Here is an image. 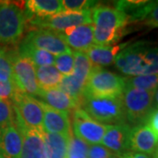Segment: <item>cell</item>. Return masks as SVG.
<instances>
[{
	"instance_id": "1",
	"label": "cell",
	"mask_w": 158,
	"mask_h": 158,
	"mask_svg": "<svg viewBox=\"0 0 158 158\" xmlns=\"http://www.w3.org/2000/svg\"><path fill=\"white\" fill-rule=\"evenodd\" d=\"M114 63L121 73L128 77L158 74V47L137 41L120 51Z\"/></svg>"
},
{
	"instance_id": "2",
	"label": "cell",
	"mask_w": 158,
	"mask_h": 158,
	"mask_svg": "<svg viewBox=\"0 0 158 158\" xmlns=\"http://www.w3.org/2000/svg\"><path fill=\"white\" fill-rule=\"evenodd\" d=\"M94 27V44L113 46L124 35L128 19L124 12L104 5H97L91 9Z\"/></svg>"
},
{
	"instance_id": "3",
	"label": "cell",
	"mask_w": 158,
	"mask_h": 158,
	"mask_svg": "<svg viewBox=\"0 0 158 158\" xmlns=\"http://www.w3.org/2000/svg\"><path fill=\"white\" fill-rule=\"evenodd\" d=\"M79 107L101 124L108 126L127 124L121 96L98 98L84 95L79 102Z\"/></svg>"
},
{
	"instance_id": "4",
	"label": "cell",
	"mask_w": 158,
	"mask_h": 158,
	"mask_svg": "<svg viewBox=\"0 0 158 158\" xmlns=\"http://www.w3.org/2000/svg\"><path fill=\"white\" fill-rule=\"evenodd\" d=\"M24 4L0 1V44H14L21 39L27 21Z\"/></svg>"
},
{
	"instance_id": "5",
	"label": "cell",
	"mask_w": 158,
	"mask_h": 158,
	"mask_svg": "<svg viewBox=\"0 0 158 158\" xmlns=\"http://www.w3.org/2000/svg\"><path fill=\"white\" fill-rule=\"evenodd\" d=\"M154 94V90L125 88L121 99L126 120L129 126L135 127L145 123L153 109Z\"/></svg>"
},
{
	"instance_id": "6",
	"label": "cell",
	"mask_w": 158,
	"mask_h": 158,
	"mask_svg": "<svg viewBox=\"0 0 158 158\" xmlns=\"http://www.w3.org/2000/svg\"><path fill=\"white\" fill-rule=\"evenodd\" d=\"M125 88V77L103 68L93 67L85 85L84 95L98 98L119 97Z\"/></svg>"
},
{
	"instance_id": "7",
	"label": "cell",
	"mask_w": 158,
	"mask_h": 158,
	"mask_svg": "<svg viewBox=\"0 0 158 158\" xmlns=\"http://www.w3.org/2000/svg\"><path fill=\"white\" fill-rule=\"evenodd\" d=\"M15 119L30 129L45 132L43 129V110L40 102L33 97L17 90L11 99Z\"/></svg>"
},
{
	"instance_id": "8",
	"label": "cell",
	"mask_w": 158,
	"mask_h": 158,
	"mask_svg": "<svg viewBox=\"0 0 158 158\" xmlns=\"http://www.w3.org/2000/svg\"><path fill=\"white\" fill-rule=\"evenodd\" d=\"M8 56L18 88L29 96L38 97L40 89L37 83L36 71L33 62L28 58L19 55L17 49L8 51Z\"/></svg>"
},
{
	"instance_id": "9",
	"label": "cell",
	"mask_w": 158,
	"mask_h": 158,
	"mask_svg": "<svg viewBox=\"0 0 158 158\" xmlns=\"http://www.w3.org/2000/svg\"><path fill=\"white\" fill-rule=\"evenodd\" d=\"M29 23L37 29H47L62 33L65 29L84 24H92L91 10L84 11H61L44 19L33 18Z\"/></svg>"
},
{
	"instance_id": "10",
	"label": "cell",
	"mask_w": 158,
	"mask_h": 158,
	"mask_svg": "<svg viewBox=\"0 0 158 158\" xmlns=\"http://www.w3.org/2000/svg\"><path fill=\"white\" fill-rule=\"evenodd\" d=\"M107 128L108 125L101 124L96 121L80 107L74 110V135L88 144L92 145L100 143Z\"/></svg>"
},
{
	"instance_id": "11",
	"label": "cell",
	"mask_w": 158,
	"mask_h": 158,
	"mask_svg": "<svg viewBox=\"0 0 158 158\" xmlns=\"http://www.w3.org/2000/svg\"><path fill=\"white\" fill-rule=\"evenodd\" d=\"M23 40L54 56L72 52L61 34L47 29L31 30Z\"/></svg>"
},
{
	"instance_id": "12",
	"label": "cell",
	"mask_w": 158,
	"mask_h": 158,
	"mask_svg": "<svg viewBox=\"0 0 158 158\" xmlns=\"http://www.w3.org/2000/svg\"><path fill=\"white\" fill-rule=\"evenodd\" d=\"M128 124L108 126V128L102 139V145L115 156H121L130 150V132Z\"/></svg>"
},
{
	"instance_id": "13",
	"label": "cell",
	"mask_w": 158,
	"mask_h": 158,
	"mask_svg": "<svg viewBox=\"0 0 158 158\" xmlns=\"http://www.w3.org/2000/svg\"><path fill=\"white\" fill-rule=\"evenodd\" d=\"M74 51L85 52L94 44V27L92 24H84L65 29L58 33Z\"/></svg>"
},
{
	"instance_id": "14",
	"label": "cell",
	"mask_w": 158,
	"mask_h": 158,
	"mask_svg": "<svg viewBox=\"0 0 158 158\" xmlns=\"http://www.w3.org/2000/svg\"><path fill=\"white\" fill-rule=\"evenodd\" d=\"M39 102L43 110V129L46 133L71 135L69 113L53 109L43 102Z\"/></svg>"
},
{
	"instance_id": "15",
	"label": "cell",
	"mask_w": 158,
	"mask_h": 158,
	"mask_svg": "<svg viewBox=\"0 0 158 158\" xmlns=\"http://www.w3.org/2000/svg\"><path fill=\"white\" fill-rule=\"evenodd\" d=\"M158 138L145 124L131 128L130 150L135 152L153 155L156 150Z\"/></svg>"
},
{
	"instance_id": "16",
	"label": "cell",
	"mask_w": 158,
	"mask_h": 158,
	"mask_svg": "<svg viewBox=\"0 0 158 158\" xmlns=\"http://www.w3.org/2000/svg\"><path fill=\"white\" fill-rule=\"evenodd\" d=\"M23 135L14 124L0 130V153L6 158H20Z\"/></svg>"
},
{
	"instance_id": "17",
	"label": "cell",
	"mask_w": 158,
	"mask_h": 158,
	"mask_svg": "<svg viewBox=\"0 0 158 158\" xmlns=\"http://www.w3.org/2000/svg\"><path fill=\"white\" fill-rule=\"evenodd\" d=\"M23 146L20 158H48L43 135L37 130L28 127L21 131Z\"/></svg>"
},
{
	"instance_id": "18",
	"label": "cell",
	"mask_w": 158,
	"mask_h": 158,
	"mask_svg": "<svg viewBox=\"0 0 158 158\" xmlns=\"http://www.w3.org/2000/svg\"><path fill=\"white\" fill-rule=\"evenodd\" d=\"M38 98L41 102L48 105L53 109L62 112L69 113L71 110H76L79 107V102L69 96L58 88L50 90H40Z\"/></svg>"
},
{
	"instance_id": "19",
	"label": "cell",
	"mask_w": 158,
	"mask_h": 158,
	"mask_svg": "<svg viewBox=\"0 0 158 158\" xmlns=\"http://www.w3.org/2000/svg\"><path fill=\"white\" fill-rule=\"evenodd\" d=\"M127 45V43L113 46L92 45L85 53L94 67L102 68L114 63L116 56Z\"/></svg>"
},
{
	"instance_id": "20",
	"label": "cell",
	"mask_w": 158,
	"mask_h": 158,
	"mask_svg": "<svg viewBox=\"0 0 158 158\" xmlns=\"http://www.w3.org/2000/svg\"><path fill=\"white\" fill-rule=\"evenodd\" d=\"M26 18L44 19L63 11L60 0H28L25 2Z\"/></svg>"
},
{
	"instance_id": "21",
	"label": "cell",
	"mask_w": 158,
	"mask_h": 158,
	"mask_svg": "<svg viewBox=\"0 0 158 158\" xmlns=\"http://www.w3.org/2000/svg\"><path fill=\"white\" fill-rule=\"evenodd\" d=\"M43 138L48 158H68L69 136L44 132Z\"/></svg>"
},
{
	"instance_id": "22",
	"label": "cell",
	"mask_w": 158,
	"mask_h": 158,
	"mask_svg": "<svg viewBox=\"0 0 158 158\" xmlns=\"http://www.w3.org/2000/svg\"><path fill=\"white\" fill-rule=\"evenodd\" d=\"M17 50L19 55L28 58L36 68L55 64L56 56L45 50L40 49L24 40H22Z\"/></svg>"
},
{
	"instance_id": "23",
	"label": "cell",
	"mask_w": 158,
	"mask_h": 158,
	"mask_svg": "<svg viewBox=\"0 0 158 158\" xmlns=\"http://www.w3.org/2000/svg\"><path fill=\"white\" fill-rule=\"evenodd\" d=\"M35 71L40 89L43 90L57 88L63 77L54 65L35 68Z\"/></svg>"
},
{
	"instance_id": "24",
	"label": "cell",
	"mask_w": 158,
	"mask_h": 158,
	"mask_svg": "<svg viewBox=\"0 0 158 158\" xmlns=\"http://www.w3.org/2000/svg\"><path fill=\"white\" fill-rule=\"evenodd\" d=\"M75 61H74V70L71 75L78 78L83 84L86 85L87 80L92 71L93 65L91 64L89 57L85 52L73 51Z\"/></svg>"
},
{
	"instance_id": "25",
	"label": "cell",
	"mask_w": 158,
	"mask_h": 158,
	"mask_svg": "<svg viewBox=\"0 0 158 158\" xmlns=\"http://www.w3.org/2000/svg\"><path fill=\"white\" fill-rule=\"evenodd\" d=\"M69 96L75 98L76 100L80 102L82 97L85 93V85L83 84L78 78H77L73 75L63 76L60 84L57 87Z\"/></svg>"
},
{
	"instance_id": "26",
	"label": "cell",
	"mask_w": 158,
	"mask_h": 158,
	"mask_svg": "<svg viewBox=\"0 0 158 158\" xmlns=\"http://www.w3.org/2000/svg\"><path fill=\"white\" fill-rule=\"evenodd\" d=\"M126 88H135L145 90H155L158 87V74L125 77Z\"/></svg>"
},
{
	"instance_id": "27",
	"label": "cell",
	"mask_w": 158,
	"mask_h": 158,
	"mask_svg": "<svg viewBox=\"0 0 158 158\" xmlns=\"http://www.w3.org/2000/svg\"><path fill=\"white\" fill-rule=\"evenodd\" d=\"M90 144L73 135L69 136L68 158H87Z\"/></svg>"
},
{
	"instance_id": "28",
	"label": "cell",
	"mask_w": 158,
	"mask_h": 158,
	"mask_svg": "<svg viewBox=\"0 0 158 158\" xmlns=\"http://www.w3.org/2000/svg\"><path fill=\"white\" fill-rule=\"evenodd\" d=\"M0 80L3 82L15 83L11 62L8 56V51L0 47Z\"/></svg>"
},
{
	"instance_id": "29",
	"label": "cell",
	"mask_w": 158,
	"mask_h": 158,
	"mask_svg": "<svg viewBox=\"0 0 158 158\" xmlns=\"http://www.w3.org/2000/svg\"><path fill=\"white\" fill-rule=\"evenodd\" d=\"M74 52L65 53L59 56H56L55 67L62 76H69L73 73L74 70Z\"/></svg>"
},
{
	"instance_id": "30",
	"label": "cell",
	"mask_w": 158,
	"mask_h": 158,
	"mask_svg": "<svg viewBox=\"0 0 158 158\" xmlns=\"http://www.w3.org/2000/svg\"><path fill=\"white\" fill-rule=\"evenodd\" d=\"M14 123L15 114L11 102L0 98V130Z\"/></svg>"
},
{
	"instance_id": "31",
	"label": "cell",
	"mask_w": 158,
	"mask_h": 158,
	"mask_svg": "<svg viewBox=\"0 0 158 158\" xmlns=\"http://www.w3.org/2000/svg\"><path fill=\"white\" fill-rule=\"evenodd\" d=\"M96 3L89 0H63L62 6L63 11H84L91 10L97 6Z\"/></svg>"
},
{
	"instance_id": "32",
	"label": "cell",
	"mask_w": 158,
	"mask_h": 158,
	"mask_svg": "<svg viewBox=\"0 0 158 158\" xmlns=\"http://www.w3.org/2000/svg\"><path fill=\"white\" fill-rule=\"evenodd\" d=\"M141 22L145 26L156 28L158 27V1H152V5Z\"/></svg>"
},
{
	"instance_id": "33",
	"label": "cell",
	"mask_w": 158,
	"mask_h": 158,
	"mask_svg": "<svg viewBox=\"0 0 158 158\" xmlns=\"http://www.w3.org/2000/svg\"><path fill=\"white\" fill-rule=\"evenodd\" d=\"M19 88L15 83L11 82H3L0 80V98L1 99H12Z\"/></svg>"
},
{
	"instance_id": "34",
	"label": "cell",
	"mask_w": 158,
	"mask_h": 158,
	"mask_svg": "<svg viewBox=\"0 0 158 158\" xmlns=\"http://www.w3.org/2000/svg\"><path fill=\"white\" fill-rule=\"evenodd\" d=\"M113 154L102 144H92L89 147L87 158H108Z\"/></svg>"
},
{
	"instance_id": "35",
	"label": "cell",
	"mask_w": 158,
	"mask_h": 158,
	"mask_svg": "<svg viewBox=\"0 0 158 158\" xmlns=\"http://www.w3.org/2000/svg\"><path fill=\"white\" fill-rule=\"evenodd\" d=\"M144 124L155 134L158 138V108H153L152 111L148 114Z\"/></svg>"
},
{
	"instance_id": "36",
	"label": "cell",
	"mask_w": 158,
	"mask_h": 158,
	"mask_svg": "<svg viewBox=\"0 0 158 158\" xmlns=\"http://www.w3.org/2000/svg\"><path fill=\"white\" fill-rule=\"evenodd\" d=\"M119 158H150L149 156H148L146 154H142V153L135 152L129 150L127 152L122 154L121 156H119Z\"/></svg>"
},
{
	"instance_id": "37",
	"label": "cell",
	"mask_w": 158,
	"mask_h": 158,
	"mask_svg": "<svg viewBox=\"0 0 158 158\" xmlns=\"http://www.w3.org/2000/svg\"><path fill=\"white\" fill-rule=\"evenodd\" d=\"M154 103H155L156 108H158V87L156 88V90H155V94H154Z\"/></svg>"
},
{
	"instance_id": "38",
	"label": "cell",
	"mask_w": 158,
	"mask_h": 158,
	"mask_svg": "<svg viewBox=\"0 0 158 158\" xmlns=\"http://www.w3.org/2000/svg\"><path fill=\"white\" fill-rule=\"evenodd\" d=\"M153 158H158V151H156L153 154Z\"/></svg>"
},
{
	"instance_id": "39",
	"label": "cell",
	"mask_w": 158,
	"mask_h": 158,
	"mask_svg": "<svg viewBox=\"0 0 158 158\" xmlns=\"http://www.w3.org/2000/svg\"><path fill=\"white\" fill-rule=\"evenodd\" d=\"M108 158H119V156H115V155H113V156H110V157Z\"/></svg>"
},
{
	"instance_id": "40",
	"label": "cell",
	"mask_w": 158,
	"mask_h": 158,
	"mask_svg": "<svg viewBox=\"0 0 158 158\" xmlns=\"http://www.w3.org/2000/svg\"><path fill=\"white\" fill-rule=\"evenodd\" d=\"M0 158H6V157L5 156H3V155H2L1 153H0Z\"/></svg>"
},
{
	"instance_id": "41",
	"label": "cell",
	"mask_w": 158,
	"mask_h": 158,
	"mask_svg": "<svg viewBox=\"0 0 158 158\" xmlns=\"http://www.w3.org/2000/svg\"><path fill=\"white\" fill-rule=\"evenodd\" d=\"M156 151H158V141H157V147H156Z\"/></svg>"
}]
</instances>
